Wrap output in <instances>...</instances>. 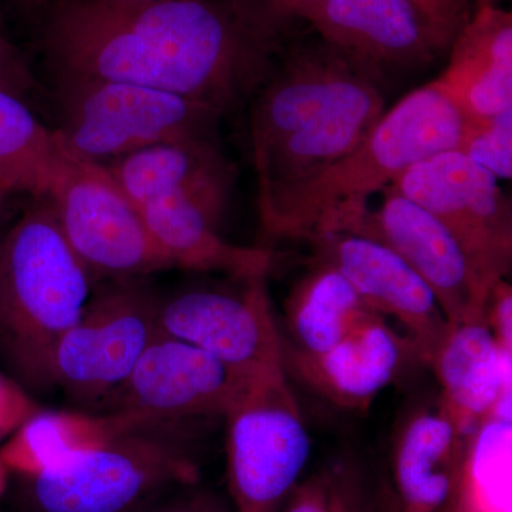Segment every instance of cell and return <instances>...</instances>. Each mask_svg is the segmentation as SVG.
<instances>
[{
	"label": "cell",
	"instance_id": "obj_34",
	"mask_svg": "<svg viewBox=\"0 0 512 512\" xmlns=\"http://www.w3.org/2000/svg\"><path fill=\"white\" fill-rule=\"evenodd\" d=\"M13 2L18 3L20 8L36 10L45 8L47 0H13Z\"/></svg>",
	"mask_w": 512,
	"mask_h": 512
},
{
	"label": "cell",
	"instance_id": "obj_11",
	"mask_svg": "<svg viewBox=\"0 0 512 512\" xmlns=\"http://www.w3.org/2000/svg\"><path fill=\"white\" fill-rule=\"evenodd\" d=\"M266 278H239L231 288L161 296L158 329L210 353L241 375L284 365Z\"/></svg>",
	"mask_w": 512,
	"mask_h": 512
},
{
	"label": "cell",
	"instance_id": "obj_17",
	"mask_svg": "<svg viewBox=\"0 0 512 512\" xmlns=\"http://www.w3.org/2000/svg\"><path fill=\"white\" fill-rule=\"evenodd\" d=\"M409 338L394 332L386 318L370 312L329 352L301 356L282 352L286 373H292L330 403L348 410H366L402 369Z\"/></svg>",
	"mask_w": 512,
	"mask_h": 512
},
{
	"label": "cell",
	"instance_id": "obj_27",
	"mask_svg": "<svg viewBox=\"0 0 512 512\" xmlns=\"http://www.w3.org/2000/svg\"><path fill=\"white\" fill-rule=\"evenodd\" d=\"M138 512H234L212 491L198 483L178 485L165 491Z\"/></svg>",
	"mask_w": 512,
	"mask_h": 512
},
{
	"label": "cell",
	"instance_id": "obj_33",
	"mask_svg": "<svg viewBox=\"0 0 512 512\" xmlns=\"http://www.w3.org/2000/svg\"><path fill=\"white\" fill-rule=\"evenodd\" d=\"M348 512H369L367 511V498L366 491L363 488L359 494L353 498L352 504H350Z\"/></svg>",
	"mask_w": 512,
	"mask_h": 512
},
{
	"label": "cell",
	"instance_id": "obj_26",
	"mask_svg": "<svg viewBox=\"0 0 512 512\" xmlns=\"http://www.w3.org/2000/svg\"><path fill=\"white\" fill-rule=\"evenodd\" d=\"M458 153L503 180L512 177V111L490 119H464Z\"/></svg>",
	"mask_w": 512,
	"mask_h": 512
},
{
	"label": "cell",
	"instance_id": "obj_20",
	"mask_svg": "<svg viewBox=\"0 0 512 512\" xmlns=\"http://www.w3.org/2000/svg\"><path fill=\"white\" fill-rule=\"evenodd\" d=\"M507 365L485 319L450 323L434 350L439 404L468 436L505 404Z\"/></svg>",
	"mask_w": 512,
	"mask_h": 512
},
{
	"label": "cell",
	"instance_id": "obj_28",
	"mask_svg": "<svg viewBox=\"0 0 512 512\" xmlns=\"http://www.w3.org/2000/svg\"><path fill=\"white\" fill-rule=\"evenodd\" d=\"M412 2L426 16L448 47L473 15L470 0H412Z\"/></svg>",
	"mask_w": 512,
	"mask_h": 512
},
{
	"label": "cell",
	"instance_id": "obj_38",
	"mask_svg": "<svg viewBox=\"0 0 512 512\" xmlns=\"http://www.w3.org/2000/svg\"><path fill=\"white\" fill-rule=\"evenodd\" d=\"M494 2H495V0H494Z\"/></svg>",
	"mask_w": 512,
	"mask_h": 512
},
{
	"label": "cell",
	"instance_id": "obj_9",
	"mask_svg": "<svg viewBox=\"0 0 512 512\" xmlns=\"http://www.w3.org/2000/svg\"><path fill=\"white\" fill-rule=\"evenodd\" d=\"M92 278H143L174 265L103 165L69 157L47 197Z\"/></svg>",
	"mask_w": 512,
	"mask_h": 512
},
{
	"label": "cell",
	"instance_id": "obj_7",
	"mask_svg": "<svg viewBox=\"0 0 512 512\" xmlns=\"http://www.w3.org/2000/svg\"><path fill=\"white\" fill-rule=\"evenodd\" d=\"M222 419L232 510L281 512L311 454L284 365L249 377Z\"/></svg>",
	"mask_w": 512,
	"mask_h": 512
},
{
	"label": "cell",
	"instance_id": "obj_4",
	"mask_svg": "<svg viewBox=\"0 0 512 512\" xmlns=\"http://www.w3.org/2000/svg\"><path fill=\"white\" fill-rule=\"evenodd\" d=\"M35 201L0 239V350L16 382L45 390L57 343L82 315L93 278L49 200Z\"/></svg>",
	"mask_w": 512,
	"mask_h": 512
},
{
	"label": "cell",
	"instance_id": "obj_24",
	"mask_svg": "<svg viewBox=\"0 0 512 512\" xmlns=\"http://www.w3.org/2000/svg\"><path fill=\"white\" fill-rule=\"evenodd\" d=\"M503 407L468 437L454 512H511V420Z\"/></svg>",
	"mask_w": 512,
	"mask_h": 512
},
{
	"label": "cell",
	"instance_id": "obj_16",
	"mask_svg": "<svg viewBox=\"0 0 512 512\" xmlns=\"http://www.w3.org/2000/svg\"><path fill=\"white\" fill-rule=\"evenodd\" d=\"M470 436L439 402L409 414L394 439L380 512L456 511Z\"/></svg>",
	"mask_w": 512,
	"mask_h": 512
},
{
	"label": "cell",
	"instance_id": "obj_36",
	"mask_svg": "<svg viewBox=\"0 0 512 512\" xmlns=\"http://www.w3.org/2000/svg\"><path fill=\"white\" fill-rule=\"evenodd\" d=\"M6 473H8V468L3 466L2 461H0V495H2L3 491H5Z\"/></svg>",
	"mask_w": 512,
	"mask_h": 512
},
{
	"label": "cell",
	"instance_id": "obj_37",
	"mask_svg": "<svg viewBox=\"0 0 512 512\" xmlns=\"http://www.w3.org/2000/svg\"><path fill=\"white\" fill-rule=\"evenodd\" d=\"M130 2H143V0H130Z\"/></svg>",
	"mask_w": 512,
	"mask_h": 512
},
{
	"label": "cell",
	"instance_id": "obj_23",
	"mask_svg": "<svg viewBox=\"0 0 512 512\" xmlns=\"http://www.w3.org/2000/svg\"><path fill=\"white\" fill-rule=\"evenodd\" d=\"M69 154L56 131L46 127L25 101L0 90V188L8 194L49 197Z\"/></svg>",
	"mask_w": 512,
	"mask_h": 512
},
{
	"label": "cell",
	"instance_id": "obj_8",
	"mask_svg": "<svg viewBox=\"0 0 512 512\" xmlns=\"http://www.w3.org/2000/svg\"><path fill=\"white\" fill-rule=\"evenodd\" d=\"M160 299L143 278L119 279L90 296L80 318L57 343L53 386L77 402L101 406L160 330Z\"/></svg>",
	"mask_w": 512,
	"mask_h": 512
},
{
	"label": "cell",
	"instance_id": "obj_10",
	"mask_svg": "<svg viewBox=\"0 0 512 512\" xmlns=\"http://www.w3.org/2000/svg\"><path fill=\"white\" fill-rule=\"evenodd\" d=\"M456 238L488 291L512 264V212L498 178L456 150L414 164L392 184Z\"/></svg>",
	"mask_w": 512,
	"mask_h": 512
},
{
	"label": "cell",
	"instance_id": "obj_21",
	"mask_svg": "<svg viewBox=\"0 0 512 512\" xmlns=\"http://www.w3.org/2000/svg\"><path fill=\"white\" fill-rule=\"evenodd\" d=\"M372 312L335 269L313 261L293 286L279 326L282 352L320 356L335 348Z\"/></svg>",
	"mask_w": 512,
	"mask_h": 512
},
{
	"label": "cell",
	"instance_id": "obj_5",
	"mask_svg": "<svg viewBox=\"0 0 512 512\" xmlns=\"http://www.w3.org/2000/svg\"><path fill=\"white\" fill-rule=\"evenodd\" d=\"M150 421L25 477L28 512H138L165 491L200 483L188 426Z\"/></svg>",
	"mask_w": 512,
	"mask_h": 512
},
{
	"label": "cell",
	"instance_id": "obj_18",
	"mask_svg": "<svg viewBox=\"0 0 512 512\" xmlns=\"http://www.w3.org/2000/svg\"><path fill=\"white\" fill-rule=\"evenodd\" d=\"M134 207L178 198L224 218L235 168L217 140L158 144L103 165Z\"/></svg>",
	"mask_w": 512,
	"mask_h": 512
},
{
	"label": "cell",
	"instance_id": "obj_6",
	"mask_svg": "<svg viewBox=\"0 0 512 512\" xmlns=\"http://www.w3.org/2000/svg\"><path fill=\"white\" fill-rule=\"evenodd\" d=\"M57 127L66 153L106 165L128 154L190 140H217L222 111L153 87L56 76Z\"/></svg>",
	"mask_w": 512,
	"mask_h": 512
},
{
	"label": "cell",
	"instance_id": "obj_29",
	"mask_svg": "<svg viewBox=\"0 0 512 512\" xmlns=\"http://www.w3.org/2000/svg\"><path fill=\"white\" fill-rule=\"evenodd\" d=\"M40 410L25 387L0 373V441L8 439L23 421Z\"/></svg>",
	"mask_w": 512,
	"mask_h": 512
},
{
	"label": "cell",
	"instance_id": "obj_22",
	"mask_svg": "<svg viewBox=\"0 0 512 512\" xmlns=\"http://www.w3.org/2000/svg\"><path fill=\"white\" fill-rule=\"evenodd\" d=\"M144 423L147 421L130 413L40 409L6 439L0 448V461L23 477L36 476Z\"/></svg>",
	"mask_w": 512,
	"mask_h": 512
},
{
	"label": "cell",
	"instance_id": "obj_3",
	"mask_svg": "<svg viewBox=\"0 0 512 512\" xmlns=\"http://www.w3.org/2000/svg\"><path fill=\"white\" fill-rule=\"evenodd\" d=\"M464 117L431 82L384 111L376 126L346 156L303 181L262 218L275 239L343 232L369 208L370 197L427 158L457 150Z\"/></svg>",
	"mask_w": 512,
	"mask_h": 512
},
{
	"label": "cell",
	"instance_id": "obj_13",
	"mask_svg": "<svg viewBox=\"0 0 512 512\" xmlns=\"http://www.w3.org/2000/svg\"><path fill=\"white\" fill-rule=\"evenodd\" d=\"M382 192V205L376 210L367 208L343 232L373 239L406 262L433 293L448 323L485 319L491 291L478 278L456 238L393 185Z\"/></svg>",
	"mask_w": 512,
	"mask_h": 512
},
{
	"label": "cell",
	"instance_id": "obj_19",
	"mask_svg": "<svg viewBox=\"0 0 512 512\" xmlns=\"http://www.w3.org/2000/svg\"><path fill=\"white\" fill-rule=\"evenodd\" d=\"M446 70L434 80L464 119L512 111V15L494 0H478L450 47Z\"/></svg>",
	"mask_w": 512,
	"mask_h": 512
},
{
	"label": "cell",
	"instance_id": "obj_31",
	"mask_svg": "<svg viewBox=\"0 0 512 512\" xmlns=\"http://www.w3.org/2000/svg\"><path fill=\"white\" fill-rule=\"evenodd\" d=\"M32 76L16 47L0 33V90L23 99L32 87Z\"/></svg>",
	"mask_w": 512,
	"mask_h": 512
},
{
	"label": "cell",
	"instance_id": "obj_30",
	"mask_svg": "<svg viewBox=\"0 0 512 512\" xmlns=\"http://www.w3.org/2000/svg\"><path fill=\"white\" fill-rule=\"evenodd\" d=\"M485 322L493 333L501 352L511 362L512 352V288L507 279H501L488 295L485 303Z\"/></svg>",
	"mask_w": 512,
	"mask_h": 512
},
{
	"label": "cell",
	"instance_id": "obj_35",
	"mask_svg": "<svg viewBox=\"0 0 512 512\" xmlns=\"http://www.w3.org/2000/svg\"><path fill=\"white\" fill-rule=\"evenodd\" d=\"M9 198L10 194L0 188V224H2V221L5 220L6 212H8Z\"/></svg>",
	"mask_w": 512,
	"mask_h": 512
},
{
	"label": "cell",
	"instance_id": "obj_2",
	"mask_svg": "<svg viewBox=\"0 0 512 512\" xmlns=\"http://www.w3.org/2000/svg\"><path fill=\"white\" fill-rule=\"evenodd\" d=\"M248 103L259 220L352 151L384 113L379 80L316 35H293Z\"/></svg>",
	"mask_w": 512,
	"mask_h": 512
},
{
	"label": "cell",
	"instance_id": "obj_14",
	"mask_svg": "<svg viewBox=\"0 0 512 512\" xmlns=\"http://www.w3.org/2000/svg\"><path fill=\"white\" fill-rule=\"evenodd\" d=\"M299 22L377 80L433 62L448 49L412 0H316Z\"/></svg>",
	"mask_w": 512,
	"mask_h": 512
},
{
	"label": "cell",
	"instance_id": "obj_15",
	"mask_svg": "<svg viewBox=\"0 0 512 512\" xmlns=\"http://www.w3.org/2000/svg\"><path fill=\"white\" fill-rule=\"evenodd\" d=\"M313 261L338 271L370 311L396 319L414 353L429 365L450 323L427 285L406 262L373 239L333 232L308 239Z\"/></svg>",
	"mask_w": 512,
	"mask_h": 512
},
{
	"label": "cell",
	"instance_id": "obj_1",
	"mask_svg": "<svg viewBox=\"0 0 512 512\" xmlns=\"http://www.w3.org/2000/svg\"><path fill=\"white\" fill-rule=\"evenodd\" d=\"M43 53L55 76L153 87L228 113L293 36L258 0H53Z\"/></svg>",
	"mask_w": 512,
	"mask_h": 512
},
{
	"label": "cell",
	"instance_id": "obj_25",
	"mask_svg": "<svg viewBox=\"0 0 512 512\" xmlns=\"http://www.w3.org/2000/svg\"><path fill=\"white\" fill-rule=\"evenodd\" d=\"M365 488L352 458H340L318 473L299 481L281 512H348L353 498Z\"/></svg>",
	"mask_w": 512,
	"mask_h": 512
},
{
	"label": "cell",
	"instance_id": "obj_32",
	"mask_svg": "<svg viewBox=\"0 0 512 512\" xmlns=\"http://www.w3.org/2000/svg\"><path fill=\"white\" fill-rule=\"evenodd\" d=\"M272 15L286 23L299 22V15L316 0H259Z\"/></svg>",
	"mask_w": 512,
	"mask_h": 512
},
{
	"label": "cell",
	"instance_id": "obj_12",
	"mask_svg": "<svg viewBox=\"0 0 512 512\" xmlns=\"http://www.w3.org/2000/svg\"><path fill=\"white\" fill-rule=\"evenodd\" d=\"M251 376L158 330L130 375L100 407L104 413H130L147 423L217 419Z\"/></svg>",
	"mask_w": 512,
	"mask_h": 512
}]
</instances>
